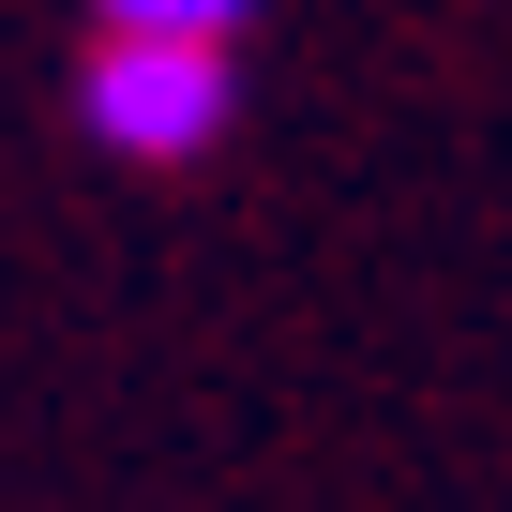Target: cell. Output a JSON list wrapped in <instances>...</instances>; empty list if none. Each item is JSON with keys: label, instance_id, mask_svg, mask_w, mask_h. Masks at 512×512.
Segmentation results:
<instances>
[{"label": "cell", "instance_id": "cell-1", "mask_svg": "<svg viewBox=\"0 0 512 512\" xmlns=\"http://www.w3.org/2000/svg\"><path fill=\"white\" fill-rule=\"evenodd\" d=\"M76 106H91V136H106L121 166H196V151L226 136L241 76H226V46H91Z\"/></svg>", "mask_w": 512, "mask_h": 512}, {"label": "cell", "instance_id": "cell-2", "mask_svg": "<svg viewBox=\"0 0 512 512\" xmlns=\"http://www.w3.org/2000/svg\"><path fill=\"white\" fill-rule=\"evenodd\" d=\"M91 16H106V46H241L256 0H91Z\"/></svg>", "mask_w": 512, "mask_h": 512}]
</instances>
